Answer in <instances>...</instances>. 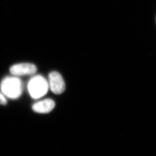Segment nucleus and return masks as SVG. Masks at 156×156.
<instances>
[{
  "instance_id": "nucleus-1",
  "label": "nucleus",
  "mask_w": 156,
  "mask_h": 156,
  "mask_svg": "<svg viewBox=\"0 0 156 156\" xmlns=\"http://www.w3.org/2000/svg\"><path fill=\"white\" fill-rule=\"evenodd\" d=\"M1 88L6 97L11 99H16L22 94V82L16 77L8 76L2 81Z\"/></svg>"
},
{
  "instance_id": "nucleus-2",
  "label": "nucleus",
  "mask_w": 156,
  "mask_h": 156,
  "mask_svg": "<svg viewBox=\"0 0 156 156\" xmlns=\"http://www.w3.org/2000/svg\"><path fill=\"white\" fill-rule=\"evenodd\" d=\"M49 88V83L44 77L37 75L31 78L28 84V92L34 99L44 96Z\"/></svg>"
},
{
  "instance_id": "nucleus-3",
  "label": "nucleus",
  "mask_w": 156,
  "mask_h": 156,
  "mask_svg": "<svg viewBox=\"0 0 156 156\" xmlns=\"http://www.w3.org/2000/svg\"><path fill=\"white\" fill-rule=\"evenodd\" d=\"M49 86L51 91L56 94H62L66 89V84L62 75L57 72L53 71L49 75Z\"/></svg>"
},
{
  "instance_id": "nucleus-4",
  "label": "nucleus",
  "mask_w": 156,
  "mask_h": 156,
  "mask_svg": "<svg viewBox=\"0 0 156 156\" xmlns=\"http://www.w3.org/2000/svg\"><path fill=\"white\" fill-rule=\"evenodd\" d=\"M37 68L31 63H20L12 66L10 68V73L13 75L22 76L33 75L37 72Z\"/></svg>"
},
{
  "instance_id": "nucleus-5",
  "label": "nucleus",
  "mask_w": 156,
  "mask_h": 156,
  "mask_svg": "<svg viewBox=\"0 0 156 156\" xmlns=\"http://www.w3.org/2000/svg\"><path fill=\"white\" fill-rule=\"evenodd\" d=\"M55 106V101L51 99L41 101L33 105L34 111L39 113H48L51 111Z\"/></svg>"
},
{
  "instance_id": "nucleus-6",
  "label": "nucleus",
  "mask_w": 156,
  "mask_h": 156,
  "mask_svg": "<svg viewBox=\"0 0 156 156\" xmlns=\"http://www.w3.org/2000/svg\"><path fill=\"white\" fill-rule=\"evenodd\" d=\"M0 104L2 105H5L6 104V100L4 95L0 93Z\"/></svg>"
}]
</instances>
